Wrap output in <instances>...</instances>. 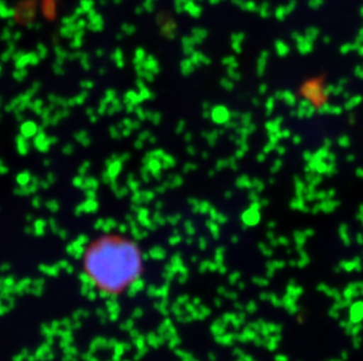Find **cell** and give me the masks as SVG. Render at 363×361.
I'll use <instances>...</instances> for the list:
<instances>
[{
    "label": "cell",
    "instance_id": "6da1fadb",
    "mask_svg": "<svg viewBox=\"0 0 363 361\" xmlns=\"http://www.w3.org/2000/svg\"><path fill=\"white\" fill-rule=\"evenodd\" d=\"M80 270L89 287L105 298H121L141 282L144 253L134 239L107 232L82 250Z\"/></svg>",
    "mask_w": 363,
    "mask_h": 361
},
{
    "label": "cell",
    "instance_id": "7a4b0ae2",
    "mask_svg": "<svg viewBox=\"0 0 363 361\" xmlns=\"http://www.w3.org/2000/svg\"><path fill=\"white\" fill-rule=\"evenodd\" d=\"M235 338H238V334H221V336H218L216 337V341L219 343V344L221 345H226V346H228V345L233 344V341L235 340Z\"/></svg>",
    "mask_w": 363,
    "mask_h": 361
},
{
    "label": "cell",
    "instance_id": "3957f363",
    "mask_svg": "<svg viewBox=\"0 0 363 361\" xmlns=\"http://www.w3.org/2000/svg\"><path fill=\"white\" fill-rule=\"evenodd\" d=\"M243 221L247 225H255L259 222V214L254 210H250L243 215Z\"/></svg>",
    "mask_w": 363,
    "mask_h": 361
},
{
    "label": "cell",
    "instance_id": "277c9868",
    "mask_svg": "<svg viewBox=\"0 0 363 361\" xmlns=\"http://www.w3.org/2000/svg\"><path fill=\"white\" fill-rule=\"evenodd\" d=\"M255 338H257V331L252 330V328H246L242 333L238 334V339L240 341L254 340Z\"/></svg>",
    "mask_w": 363,
    "mask_h": 361
},
{
    "label": "cell",
    "instance_id": "5b68a950",
    "mask_svg": "<svg viewBox=\"0 0 363 361\" xmlns=\"http://www.w3.org/2000/svg\"><path fill=\"white\" fill-rule=\"evenodd\" d=\"M226 321H218L212 325V332L216 334V337L218 336H221V334L225 333V331H226Z\"/></svg>",
    "mask_w": 363,
    "mask_h": 361
},
{
    "label": "cell",
    "instance_id": "8992f818",
    "mask_svg": "<svg viewBox=\"0 0 363 361\" xmlns=\"http://www.w3.org/2000/svg\"><path fill=\"white\" fill-rule=\"evenodd\" d=\"M302 289L295 284H289L287 287V294L288 296L293 297V298H298V296H301Z\"/></svg>",
    "mask_w": 363,
    "mask_h": 361
},
{
    "label": "cell",
    "instance_id": "52a82bcc",
    "mask_svg": "<svg viewBox=\"0 0 363 361\" xmlns=\"http://www.w3.org/2000/svg\"><path fill=\"white\" fill-rule=\"evenodd\" d=\"M246 309L250 314H254L257 309V304H255V302H250V303L247 305Z\"/></svg>",
    "mask_w": 363,
    "mask_h": 361
},
{
    "label": "cell",
    "instance_id": "ba28073f",
    "mask_svg": "<svg viewBox=\"0 0 363 361\" xmlns=\"http://www.w3.org/2000/svg\"><path fill=\"white\" fill-rule=\"evenodd\" d=\"M254 283L257 284V285H260V287H266L268 284L267 280H264V278H257V277L254 278Z\"/></svg>",
    "mask_w": 363,
    "mask_h": 361
},
{
    "label": "cell",
    "instance_id": "9c48e42d",
    "mask_svg": "<svg viewBox=\"0 0 363 361\" xmlns=\"http://www.w3.org/2000/svg\"><path fill=\"white\" fill-rule=\"evenodd\" d=\"M239 277H240V275H239L238 273L232 275V276L230 277V280L232 282V284H235V282L239 280Z\"/></svg>",
    "mask_w": 363,
    "mask_h": 361
},
{
    "label": "cell",
    "instance_id": "30bf717a",
    "mask_svg": "<svg viewBox=\"0 0 363 361\" xmlns=\"http://www.w3.org/2000/svg\"><path fill=\"white\" fill-rule=\"evenodd\" d=\"M275 360H277V361H288V358H287V357H286V355H277V357H275Z\"/></svg>",
    "mask_w": 363,
    "mask_h": 361
},
{
    "label": "cell",
    "instance_id": "8fae6325",
    "mask_svg": "<svg viewBox=\"0 0 363 361\" xmlns=\"http://www.w3.org/2000/svg\"><path fill=\"white\" fill-rule=\"evenodd\" d=\"M243 361H257L255 359L252 358L250 355H243L242 357Z\"/></svg>",
    "mask_w": 363,
    "mask_h": 361
},
{
    "label": "cell",
    "instance_id": "7c38bea8",
    "mask_svg": "<svg viewBox=\"0 0 363 361\" xmlns=\"http://www.w3.org/2000/svg\"><path fill=\"white\" fill-rule=\"evenodd\" d=\"M237 361H243V359L242 358H239V359H238Z\"/></svg>",
    "mask_w": 363,
    "mask_h": 361
},
{
    "label": "cell",
    "instance_id": "4fadbf2b",
    "mask_svg": "<svg viewBox=\"0 0 363 361\" xmlns=\"http://www.w3.org/2000/svg\"><path fill=\"white\" fill-rule=\"evenodd\" d=\"M332 361H342V360H339V359H337V360H332Z\"/></svg>",
    "mask_w": 363,
    "mask_h": 361
}]
</instances>
